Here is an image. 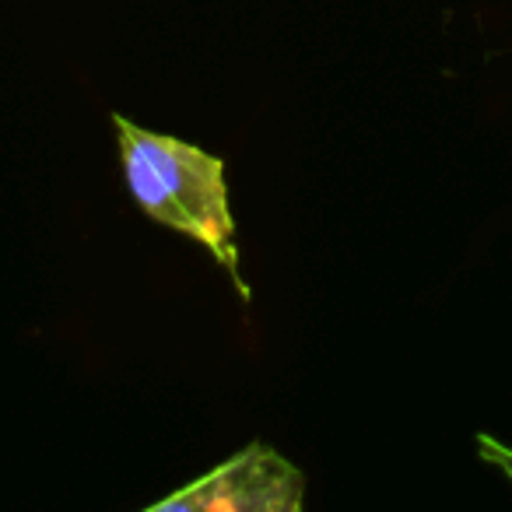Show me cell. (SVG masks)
Here are the masks:
<instances>
[{"label": "cell", "mask_w": 512, "mask_h": 512, "mask_svg": "<svg viewBox=\"0 0 512 512\" xmlns=\"http://www.w3.org/2000/svg\"><path fill=\"white\" fill-rule=\"evenodd\" d=\"M113 130L130 200L151 221L204 246L214 264L232 278L239 299H253L239 271L225 158L183 137L141 127L123 113H113Z\"/></svg>", "instance_id": "6da1fadb"}, {"label": "cell", "mask_w": 512, "mask_h": 512, "mask_svg": "<svg viewBox=\"0 0 512 512\" xmlns=\"http://www.w3.org/2000/svg\"><path fill=\"white\" fill-rule=\"evenodd\" d=\"M306 474L267 442H249L204 477L158 498L151 512H302Z\"/></svg>", "instance_id": "7a4b0ae2"}, {"label": "cell", "mask_w": 512, "mask_h": 512, "mask_svg": "<svg viewBox=\"0 0 512 512\" xmlns=\"http://www.w3.org/2000/svg\"><path fill=\"white\" fill-rule=\"evenodd\" d=\"M481 449H484V456H488L491 463H498V467L512 477V453H509V449H502L498 442H491V439H481Z\"/></svg>", "instance_id": "3957f363"}]
</instances>
